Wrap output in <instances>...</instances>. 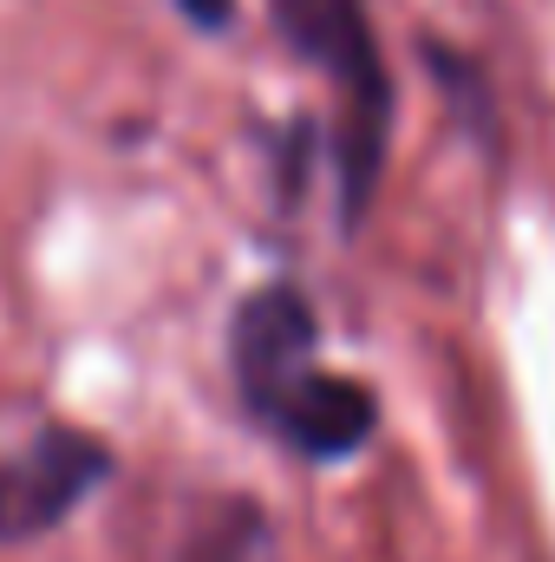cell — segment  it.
I'll use <instances>...</instances> for the list:
<instances>
[{
  "label": "cell",
  "mask_w": 555,
  "mask_h": 562,
  "mask_svg": "<svg viewBox=\"0 0 555 562\" xmlns=\"http://www.w3.org/2000/svg\"><path fill=\"white\" fill-rule=\"evenodd\" d=\"M269 425H275L301 458L333 464V458H353V451L373 438L380 406H373V393H366L360 380H347V373H320V367H314L275 413H269Z\"/></svg>",
  "instance_id": "277c9868"
},
{
  "label": "cell",
  "mask_w": 555,
  "mask_h": 562,
  "mask_svg": "<svg viewBox=\"0 0 555 562\" xmlns=\"http://www.w3.org/2000/svg\"><path fill=\"white\" fill-rule=\"evenodd\" d=\"M281 33L340 86L347 125H340V203L360 216L380 157H386V125H393V79L366 20V0H275Z\"/></svg>",
  "instance_id": "6da1fadb"
},
{
  "label": "cell",
  "mask_w": 555,
  "mask_h": 562,
  "mask_svg": "<svg viewBox=\"0 0 555 562\" xmlns=\"http://www.w3.org/2000/svg\"><path fill=\"white\" fill-rule=\"evenodd\" d=\"M112 471V451L92 431H39L20 451H0V543H26L46 537L53 524H66Z\"/></svg>",
  "instance_id": "7a4b0ae2"
},
{
  "label": "cell",
  "mask_w": 555,
  "mask_h": 562,
  "mask_svg": "<svg viewBox=\"0 0 555 562\" xmlns=\"http://www.w3.org/2000/svg\"><path fill=\"white\" fill-rule=\"evenodd\" d=\"M229 367H236L242 400L262 419L314 373V307H307L301 288L269 281V288H256L236 307V321H229Z\"/></svg>",
  "instance_id": "3957f363"
},
{
  "label": "cell",
  "mask_w": 555,
  "mask_h": 562,
  "mask_svg": "<svg viewBox=\"0 0 555 562\" xmlns=\"http://www.w3.org/2000/svg\"><path fill=\"white\" fill-rule=\"evenodd\" d=\"M177 7H183L196 26H223V20H229V0H177Z\"/></svg>",
  "instance_id": "5b68a950"
}]
</instances>
